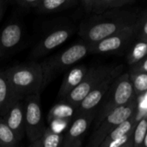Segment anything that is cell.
Returning a JSON list of instances; mask_svg holds the SVG:
<instances>
[{
	"label": "cell",
	"mask_w": 147,
	"mask_h": 147,
	"mask_svg": "<svg viewBox=\"0 0 147 147\" xmlns=\"http://www.w3.org/2000/svg\"><path fill=\"white\" fill-rule=\"evenodd\" d=\"M77 107L73 104L62 100L61 102L54 104L47 115V121L53 119H62L71 121L76 116Z\"/></svg>",
	"instance_id": "obj_16"
},
{
	"label": "cell",
	"mask_w": 147,
	"mask_h": 147,
	"mask_svg": "<svg viewBox=\"0 0 147 147\" xmlns=\"http://www.w3.org/2000/svg\"><path fill=\"white\" fill-rule=\"evenodd\" d=\"M112 67L113 66L97 65L89 68L81 83L62 100L68 102L78 108L83 99L107 77Z\"/></svg>",
	"instance_id": "obj_7"
},
{
	"label": "cell",
	"mask_w": 147,
	"mask_h": 147,
	"mask_svg": "<svg viewBox=\"0 0 147 147\" xmlns=\"http://www.w3.org/2000/svg\"><path fill=\"white\" fill-rule=\"evenodd\" d=\"M129 75L136 96L145 94L147 91V72L130 71Z\"/></svg>",
	"instance_id": "obj_23"
},
{
	"label": "cell",
	"mask_w": 147,
	"mask_h": 147,
	"mask_svg": "<svg viewBox=\"0 0 147 147\" xmlns=\"http://www.w3.org/2000/svg\"><path fill=\"white\" fill-rule=\"evenodd\" d=\"M137 111L136 97L132 99L127 104L117 107L109 112L107 116L101 121V123L95 127L88 146L100 147V145L108 136V134L119 124L127 120Z\"/></svg>",
	"instance_id": "obj_5"
},
{
	"label": "cell",
	"mask_w": 147,
	"mask_h": 147,
	"mask_svg": "<svg viewBox=\"0 0 147 147\" xmlns=\"http://www.w3.org/2000/svg\"><path fill=\"white\" fill-rule=\"evenodd\" d=\"M136 97V94L130 79L129 72H124L119 75L112 84L100 103V108L96 110L95 117L96 127L107 115L117 107L129 102Z\"/></svg>",
	"instance_id": "obj_3"
},
{
	"label": "cell",
	"mask_w": 147,
	"mask_h": 147,
	"mask_svg": "<svg viewBox=\"0 0 147 147\" xmlns=\"http://www.w3.org/2000/svg\"><path fill=\"white\" fill-rule=\"evenodd\" d=\"M95 1L96 0H81V3H82L86 12H88V13L92 12V9H93Z\"/></svg>",
	"instance_id": "obj_30"
},
{
	"label": "cell",
	"mask_w": 147,
	"mask_h": 147,
	"mask_svg": "<svg viewBox=\"0 0 147 147\" xmlns=\"http://www.w3.org/2000/svg\"><path fill=\"white\" fill-rule=\"evenodd\" d=\"M137 22L126 27L117 33L96 43L90 44V53H109L122 49L129 43L136 34Z\"/></svg>",
	"instance_id": "obj_9"
},
{
	"label": "cell",
	"mask_w": 147,
	"mask_h": 147,
	"mask_svg": "<svg viewBox=\"0 0 147 147\" xmlns=\"http://www.w3.org/2000/svg\"><path fill=\"white\" fill-rule=\"evenodd\" d=\"M134 2L135 0H96L92 9V13L100 14L106 10L121 9L125 5L131 4Z\"/></svg>",
	"instance_id": "obj_20"
},
{
	"label": "cell",
	"mask_w": 147,
	"mask_h": 147,
	"mask_svg": "<svg viewBox=\"0 0 147 147\" xmlns=\"http://www.w3.org/2000/svg\"><path fill=\"white\" fill-rule=\"evenodd\" d=\"M134 129L116 138L109 142L106 147H134Z\"/></svg>",
	"instance_id": "obj_25"
},
{
	"label": "cell",
	"mask_w": 147,
	"mask_h": 147,
	"mask_svg": "<svg viewBox=\"0 0 147 147\" xmlns=\"http://www.w3.org/2000/svg\"><path fill=\"white\" fill-rule=\"evenodd\" d=\"M41 0H16V2L25 8H37Z\"/></svg>",
	"instance_id": "obj_29"
},
{
	"label": "cell",
	"mask_w": 147,
	"mask_h": 147,
	"mask_svg": "<svg viewBox=\"0 0 147 147\" xmlns=\"http://www.w3.org/2000/svg\"><path fill=\"white\" fill-rule=\"evenodd\" d=\"M139 20L134 11L114 9L96 14L81 24L79 34L89 44L96 43L109 37L126 27L136 23Z\"/></svg>",
	"instance_id": "obj_1"
},
{
	"label": "cell",
	"mask_w": 147,
	"mask_h": 147,
	"mask_svg": "<svg viewBox=\"0 0 147 147\" xmlns=\"http://www.w3.org/2000/svg\"><path fill=\"white\" fill-rule=\"evenodd\" d=\"M14 132L0 116V147H13L19 144Z\"/></svg>",
	"instance_id": "obj_22"
},
{
	"label": "cell",
	"mask_w": 147,
	"mask_h": 147,
	"mask_svg": "<svg viewBox=\"0 0 147 147\" xmlns=\"http://www.w3.org/2000/svg\"><path fill=\"white\" fill-rule=\"evenodd\" d=\"M24 112L25 134L31 144L42 135L47 127L42 117L40 92L31 94L24 98Z\"/></svg>",
	"instance_id": "obj_6"
},
{
	"label": "cell",
	"mask_w": 147,
	"mask_h": 147,
	"mask_svg": "<svg viewBox=\"0 0 147 147\" xmlns=\"http://www.w3.org/2000/svg\"><path fill=\"white\" fill-rule=\"evenodd\" d=\"M1 117L21 141L25 135L24 99L13 102Z\"/></svg>",
	"instance_id": "obj_12"
},
{
	"label": "cell",
	"mask_w": 147,
	"mask_h": 147,
	"mask_svg": "<svg viewBox=\"0 0 147 147\" xmlns=\"http://www.w3.org/2000/svg\"><path fill=\"white\" fill-rule=\"evenodd\" d=\"M123 69L124 66L122 65L113 66L107 77L99 84H97L79 103L77 108L76 115L91 112L93 110H97V108L100 105L102 100L105 96L106 93L116 78L122 73Z\"/></svg>",
	"instance_id": "obj_8"
},
{
	"label": "cell",
	"mask_w": 147,
	"mask_h": 147,
	"mask_svg": "<svg viewBox=\"0 0 147 147\" xmlns=\"http://www.w3.org/2000/svg\"><path fill=\"white\" fill-rule=\"evenodd\" d=\"M96 110L76 115L75 120L64 134L62 147H80L83 144V139L85 133L95 120Z\"/></svg>",
	"instance_id": "obj_10"
},
{
	"label": "cell",
	"mask_w": 147,
	"mask_h": 147,
	"mask_svg": "<svg viewBox=\"0 0 147 147\" xmlns=\"http://www.w3.org/2000/svg\"><path fill=\"white\" fill-rule=\"evenodd\" d=\"M13 102L14 100L6 71H0V116L3 115Z\"/></svg>",
	"instance_id": "obj_18"
},
{
	"label": "cell",
	"mask_w": 147,
	"mask_h": 147,
	"mask_svg": "<svg viewBox=\"0 0 147 147\" xmlns=\"http://www.w3.org/2000/svg\"><path fill=\"white\" fill-rule=\"evenodd\" d=\"M64 134L54 133L47 127L42 135L29 146L31 147H59L62 146Z\"/></svg>",
	"instance_id": "obj_17"
},
{
	"label": "cell",
	"mask_w": 147,
	"mask_h": 147,
	"mask_svg": "<svg viewBox=\"0 0 147 147\" xmlns=\"http://www.w3.org/2000/svg\"><path fill=\"white\" fill-rule=\"evenodd\" d=\"M88 67L85 65H78L70 70L65 76L60 88L59 90V97L64 99L73 89H75L84 79L88 71Z\"/></svg>",
	"instance_id": "obj_14"
},
{
	"label": "cell",
	"mask_w": 147,
	"mask_h": 147,
	"mask_svg": "<svg viewBox=\"0 0 147 147\" xmlns=\"http://www.w3.org/2000/svg\"><path fill=\"white\" fill-rule=\"evenodd\" d=\"M135 34L139 39L147 40V12L141 18H139Z\"/></svg>",
	"instance_id": "obj_27"
},
{
	"label": "cell",
	"mask_w": 147,
	"mask_h": 147,
	"mask_svg": "<svg viewBox=\"0 0 147 147\" xmlns=\"http://www.w3.org/2000/svg\"><path fill=\"white\" fill-rule=\"evenodd\" d=\"M73 29L70 27H61L47 34L37 43L33 50V56L39 58L47 55L56 47L65 42L71 35Z\"/></svg>",
	"instance_id": "obj_11"
},
{
	"label": "cell",
	"mask_w": 147,
	"mask_h": 147,
	"mask_svg": "<svg viewBox=\"0 0 147 147\" xmlns=\"http://www.w3.org/2000/svg\"><path fill=\"white\" fill-rule=\"evenodd\" d=\"M142 146L144 147H147V132L146 134V136H145V139H144V141H143V145Z\"/></svg>",
	"instance_id": "obj_32"
},
{
	"label": "cell",
	"mask_w": 147,
	"mask_h": 147,
	"mask_svg": "<svg viewBox=\"0 0 147 147\" xmlns=\"http://www.w3.org/2000/svg\"><path fill=\"white\" fill-rule=\"evenodd\" d=\"M7 6V0H0V21L3 16Z\"/></svg>",
	"instance_id": "obj_31"
},
{
	"label": "cell",
	"mask_w": 147,
	"mask_h": 147,
	"mask_svg": "<svg viewBox=\"0 0 147 147\" xmlns=\"http://www.w3.org/2000/svg\"><path fill=\"white\" fill-rule=\"evenodd\" d=\"M88 53H90V44L85 41L79 42L40 63L43 72V89L48 85L55 77L84 59Z\"/></svg>",
	"instance_id": "obj_4"
},
{
	"label": "cell",
	"mask_w": 147,
	"mask_h": 147,
	"mask_svg": "<svg viewBox=\"0 0 147 147\" xmlns=\"http://www.w3.org/2000/svg\"><path fill=\"white\" fill-rule=\"evenodd\" d=\"M77 2L78 0H41L37 9L41 13L56 12L75 5Z\"/></svg>",
	"instance_id": "obj_19"
},
{
	"label": "cell",
	"mask_w": 147,
	"mask_h": 147,
	"mask_svg": "<svg viewBox=\"0 0 147 147\" xmlns=\"http://www.w3.org/2000/svg\"><path fill=\"white\" fill-rule=\"evenodd\" d=\"M71 121L62 120V119H53L48 121V127L54 133L65 134L68 127L70 126Z\"/></svg>",
	"instance_id": "obj_26"
},
{
	"label": "cell",
	"mask_w": 147,
	"mask_h": 147,
	"mask_svg": "<svg viewBox=\"0 0 147 147\" xmlns=\"http://www.w3.org/2000/svg\"><path fill=\"white\" fill-rule=\"evenodd\" d=\"M147 132V114L138 121L134 132V147H140Z\"/></svg>",
	"instance_id": "obj_24"
},
{
	"label": "cell",
	"mask_w": 147,
	"mask_h": 147,
	"mask_svg": "<svg viewBox=\"0 0 147 147\" xmlns=\"http://www.w3.org/2000/svg\"><path fill=\"white\" fill-rule=\"evenodd\" d=\"M22 37V26L17 22L6 25L0 33V59L14 49Z\"/></svg>",
	"instance_id": "obj_13"
},
{
	"label": "cell",
	"mask_w": 147,
	"mask_h": 147,
	"mask_svg": "<svg viewBox=\"0 0 147 147\" xmlns=\"http://www.w3.org/2000/svg\"><path fill=\"white\" fill-rule=\"evenodd\" d=\"M130 71H144V72H147V56H146L143 59H141L138 63L132 65Z\"/></svg>",
	"instance_id": "obj_28"
},
{
	"label": "cell",
	"mask_w": 147,
	"mask_h": 147,
	"mask_svg": "<svg viewBox=\"0 0 147 147\" xmlns=\"http://www.w3.org/2000/svg\"><path fill=\"white\" fill-rule=\"evenodd\" d=\"M14 102L41 92L43 72L41 65L35 62L13 66L6 71Z\"/></svg>",
	"instance_id": "obj_2"
},
{
	"label": "cell",
	"mask_w": 147,
	"mask_h": 147,
	"mask_svg": "<svg viewBox=\"0 0 147 147\" xmlns=\"http://www.w3.org/2000/svg\"><path fill=\"white\" fill-rule=\"evenodd\" d=\"M138 121H139V119H138V112L136 111L127 120L124 121L123 122L119 124L117 127H115L108 134V136L104 139V140L100 145V147H106L107 145L109 142H111L112 140H114L116 138H118V137H120L121 135H124V134L129 133L130 131L134 130L135 128V126H136Z\"/></svg>",
	"instance_id": "obj_15"
},
{
	"label": "cell",
	"mask_w": 147,
	"mask_h": 147,
	"mask_svg": "<svg viewBox=\"0 0 147 147\" xmlns=\"http://www.w3.org/2000/svg\"><path fill=\"white\" fill-rule=\"evenodd\" d=\"M146 56H147V40L140 39V40L134 45L127 55V64L132 66L143 59Z\"/></svg>",
	"instance_id": "obj_21"
}]
</instances>
